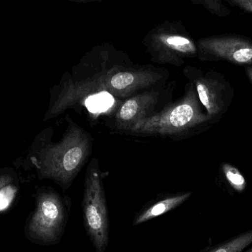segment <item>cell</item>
I'll list each match as a JSON object with an SVG mask.
<instances>
[{
  "instance_id": "obj_1",
  "label": "cell",
  "mask_w": 252,
  "mask_h": 252,
  "mask_svg": "<svg viewBox=\"0 0 252 252\" xmlns=\"http://www.w3.org/2000/svg\"><path fill=\"white\" fill-rule=\"evenodd\" d=\"M59 85L52 89L44 121H49L81 104L90 95L109 93L118 98L158 87L168 72L150 65H135L123 52L109 44L89 52Z\"/></svg>"
},
{
  "instance_id": "obj_2",
  "label": "cell",
  "mask_w": 252,
  "mask_h": 252,
  "mask_svg": "<svg viewBox=\"0 0 252 252\" xmlns=\"http://www.w3.org/2000/svg\"><path fill=\"white\" fill-rule=\"evenodd\" d=\"M52 133L49 127L35 137L28 159L40 179H50L66 190L91 155L93 138L70 118L61 140L52 142Z\"/></svg>"
},
{
  "instance_id": "obj_3",
  "label": "cell",
  "mask_w": 252,
  "mask_h": 252,
  "mask_svg": "<svg viewBox=\"0 0 252 252\" xmlns=\"http://www.w3.org/2000/svg\"><path fill=\"white\" fill-rule=\"evenodd\" d=\"M212 125L193 84L189 81L180 99L135 124L126 133L181 140L206 131Z\"/></svg>"
},
{
  "instance_id": "obj_4",
  "label": "cell",
  "mask_w": 252,
  "mask_h": 252,
  "mask_svg": "<svg viewBox=\"0 0 252 252\" xmlns=\"http://www.w3.org/2000/svg\"><path fill=\"white\" fill-rule=\"evenodd\" d=\"M35 210L24 228L25 237L38 245H55L60 241L66 224L64 200L52 188H39L35 194Z\"/></svg>"
},
{
  "instance_id": "obj_5",
  "label": "cell",
  "mask_w": 252,
  "mask_h": 252,
  "mask_svg": "<svg viewBox=\"0 0 252 252\" xmlns=\"http://www.w3.org/2000/svg\"><path fill=\"white\" fill-rule=\"evenodd\" d=\"M84 223L97 252H104L109 241V216L98 159L93 158L87 169L82 201Z\"/></svg>"
},
{
  "instance_id": "obj_6",
  "label": "cell",
  "mask_w": 252,
  "mask_h": 252,
  "mask_svg": "<svg viewBox=\"0 0 252 252\" xmlns=\"http://www.w3.org/2000/svg\"><path fill=\"white\" fill-rule=\"evenodd\" d=\"M144 44L151 60L158 64L182 66L188 59L198 57V47L180 23L164 22L148 32Z\"/></svg>"
},
{
  "instance_id": "obj_7",
  "label": "cell",
  "mask_w": 252,
  "mask_h": 252,
  "mask_svg": "<svg viewBox=\"0 0 252 252\" xmlns=\"http://www.w3.org/2000/svg\"><path fill=\"white\" fill-rule=\"evenodd\" d=\"M183 72L193 84L210 122L213 125L217 124L227 113L232 104L235 96L233 87L223 74L216 71L188 66Z\"/></svg>"
},
{
  "instance_id": "obj_8",
  "label": "cell",
  "mask_w": 252,
  "mask_h": 252,
  "mask_svg": "<svg viewBox=\"0 0 252 252\" xmlns=\"http://www.w3.org/2000/svg\"><path fill=\"white\" fill-rule=\"evenodd\" d=\"M201 62H226L252 65V40L238 34H221L201 38L196 42Z\"/></svg>"
},
{
  "instance_id": "obj_9",
  "label": "cell",
  "mask_w": 252,
  "mask_h": 252,
  "mask_svg": "<svg viewBox=\"0 0 252 252\" xmlns=\"http://www.w3.org/2000/svg\"><path fill=\"white\" fill-rule=\"evenodd\" d=\"M164 92L156 87L126 99L114 117L115 128L126 133L135 124L158 112L156 109L165 97Z\"/></svg>"
},
{
  "instance_id": "obj_10",
  "label": "cell",
  "mask_w": 252,
  "mask_h": 252,
  "mask_svg": "<svg viewBox=\"0 0 252 252\" xmlns=\"http://www.w3.org/2000/svg\"><path fill=\"white\" fill-rule=\"evenodd\" d=\"M191 195V192H180L157 201L149 207H146L145 210H142L141 213L136 216L133 220V225L142 224L177 208L185 201H188Z\"/></svg>"
},
{
  "instance_id": "obj_11",
  "label": "cell",
  "mask_w": 252,
  "mask_h": 252,
  "mask_svg": "<svg viewBox=\"0 0 252 252\" xmlns=\"http://www.w3.org/2000/svg\"><path fill=\"white\" fill-rule=\"evenodd\" d=\"M17 176L10 168L0 170V213L5 211L17 192Z\"/></svg>"
},
{
  "instance_id": "obj_12",
  "label": "cell",
  "mask_w": 252,
  "mask_h": 252,
  "mask_svg": "<svg viewBox=\"0 0 252 252\" xmlns=\"http://www.w3.org/2000/svg\"><path fill=\"white\" fill-rule=\"evenodd\" d=\"M252 244V229L202 252H243Z\"/></svg>"
},
{
  "instance_id": "obj_13",
  "label": "cell",
  "mask_w": 252,
  "mask_h": 252,
  "mask_svg": "<svg viewBox=\"0 0 252 252\" xmlns=\"http://www.w3.org/2000/svg\"><path fill=\"white\" fill-rule=\"evenodd\" d=\"M222 173L228 185L237 192H241L246 189L247 181L242 173L232 164H223Z\"/></svg>"
},
{
  "instance_id": "obj_14",
  "label": "cell",
  "mask_w": 252,
  "mask_h": 252,
  "mask_svg": "<svg viewBox=\"0 0 252 252\" xmlns=\"http://www.w3.org/2000/svg\"><path fill=\"white\" fill-rule=\"evenodd\" d=\"M195 4H201L207 11L218 17H226L231 13L230 10L225 6L223 0H190Z\"/></svg>"
},
{
  "instance_id": "obj_15",
  "label": "cell",
  "mask_w": 252,
  "mask_h": 252,
  "mask_svg": "<svg viewBox=\"0 0 252 252\" xmlns=\"http://www.w3.org/2000/svg\"><path fill=\"white\" fill-rule=\"evenodd\" d=\"M233 6L239 7L246 13L252 14V0H226Z\"/></svg>"
},
{
  "instance_id": "obj_16",
  "label": "cell",
  "mask_w": 252,
  "mask_h": 252,
  "mask_svg": "<svg viewBox=\"0 0 252 252\" xmlns=\"http://www.w3.org/2000/svg\"><path fill=\"white\" fill-rule=\"evenodd\" d=\"M245 72L252 85V65L245 66Z\"/></svg>"
},
{
  "instance_id": "obj_17",
  "label": "cell",
  "mask_w": 252,
  "mask_h": 252,
  "mask_svg": "<svg viewBox=\"0 0 252 252\" xmlns=\"http://www.w3.org/2000/svg\"><path fill=\"white\" fill-rule=\"evenodd\" d=\"M75 1H92V0H75Z\"/></svg>"
},
{
  "instance_id": "obj_18",
  "label": "cell",
  "mask_w": 252,
  "mask_h": 252,
  "mask_svg": "<svg viewBox=\"0 0 252 252\" xmlns=\"http://www.w3.org/2000/svg\"><path fill=\"white\" fill-rule=\"evenodd\" d=\"M245 252H252V248L249 249V250H247Z\"/></svg>"
}]
</instances>
